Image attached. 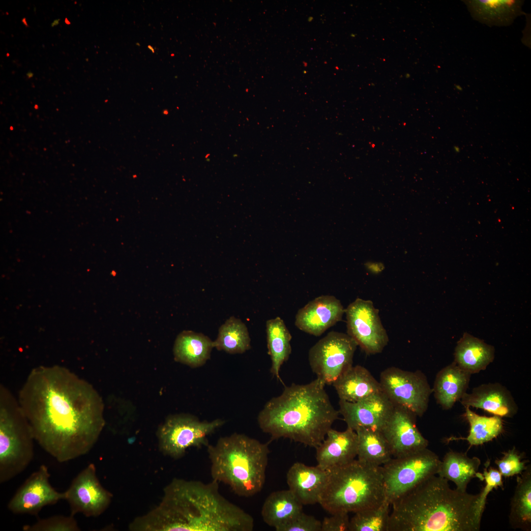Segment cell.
Wrapping results in <instances>:
<instances>
[{
	"label": "cell",
	"instance_id": "obj_1",
	"mask_svg": "<svg viewBox=\"0 0 531 531\" xmlns=\"http://www.w3.org/2000/svg\"><path fill=\"white\" fill-rule=\"evenodd\" d=\"M18 400L34 441L60 463L88 453L105 425L104 405L98 392L61 366L34 368Z\"/></svg>",
	"mask_w": 531,
	"mask_h": 531
},
{
	"label": "cell",
	"instance_id": "obj_2",
	"mask_svg": "<svg viewBox=\"0 0 531 531\" xmlns=\"http://www.w3.org/2000/svg\"><path fill=\"white\" fill-rule=\"evenodd\" d=\"M254 519L219 491V483L175 478L161 502L136 517L132 531H252Z\"/></svg>",
	"mask_w": 531,
	"mask_h": 531
},
{
	"label": "cell",
	"instance_id": "obj_3",
	"mask_svg": "<svg viewBox=\"0 0 531 531\" xmlns=\"http://www.w3.org/2000/svg\"><path fill=\"white\" fill-rule=\"evenodd\" d=\"M434 475L393 502L387 531H478V494L450 488Z\"/></svg>",
	"mask_w": 531,
	"mask_h": 531
},
{
	"label": "cell",
	"instance_id": "obj_4",
	"mask_svg": "<svg viewBox=\"0 0 531 531\" xmlns=\"http://www.w3.org/2000/svg\"><path fill=\"white\" fill-rule=\"evenodd\" d=\"M324 386L317 378L307 384L285 386L259 413V427L272 439H289L316 448L340 414Z\"/></svg>",
	"mask_w": 531,
	"mask_h": 531
},
{
	"label": "cell",
	"instance_id": "obj_5",
	"mask_svg": "<svg viewBox=\"0 0 531 531\" xmlns=\"http://www.w3.org/2000/svg\"><path fill=\"white\" fill-rule=\"evenodd\" d=\"M207 452L212 480L229 486L242 497H252L262 490L269 453L267 443L235 433L208 444Z\"/></svg>",
	"mask_w": 531,
	"mask_h": 531
},
{
	"label": "cell",
	"instance_id": "obj_6",
	"mask_svg": "<svg viewBox=\"0 0 531 531\" xmlns=\"http://www.w3.org/2000/svg\"><path fill=\"white\" fill-rule=\"evenodd\" d=\"M327 470V480L318 503L330 514L354 513L386 500L381 466L354 459Z\"/></svg>",
	"mask_w": 531,
	"mask_h": 531
},
{
	"label": "cell",
	"instance_id": "obj_7",
	"mask_svg": "<svg viewBox=\"0 0 531 531\" xmlns=\"http://www.w3.org/2000/svg\"><path fill=\"white\" fill-rule=\"evenodd\" d=\"M34 437L16 398L0 386V483L14 478L29 466L34 455Z\"/></svg>",
	"mask_w": 531,
	"mask_h": 531
},
{
	"label": "cell",
	"instance_id": "obj_8",
	"mask_svg": "<svg viewBox=\"0 0 531 531\" xmlns=\"http://www.w3.org/2000/svg\"><path fill=\"white\" fill-rule=\"evenodd\" d=\"M441 460L427 448L392 458L381 466L385 499L391 503L405 493L438 474Z\"/></svg>",
	"mask_w": 531,
	"mask_h": 531
},
{
	"label": "cell",
	"instance_id": "obj_9",
	"mask_svg": "<svg viewBox=\"0 0 531 531\" xmlns=\"http://www.w3.org/2000/svg\"><path fill=\"white\" fill-rule=\"evenodd\" d=\"M224 423L219 418L207 421L188 414L169 415L157 431L159 450L165 455L180 459L189 447H207L208 436Z\"/></svg>",
	"mask_w": 531,
	"mask_h": 531
},
{
	"label": "cell",
	"instance_id": "obj_10",
	"mask_svg": "<svg viewBox=\"0 0 531 531\" xmlns=\"http://www.w3.org/2000/svg\"><path fill=\"white\" fill-rule=\"evenodd\" d=\"M379 382L383 392L394 406L419 417L427 411L432 388L421 371L390 367L381 372Z\"/></svg>",
	"mask_w": 531,
	"mask_h": 531
},
{
	"label": "cell",
	"instance_id": "obj_11",
	"mask_svg": "<svg viewBox=\"0 0 531 531\" xmlns=\"http://www.w3.org/2000/svg\"><path fill=\"white\" fill-rule=\"evenodd\" d=\"M357 345L348 334L332 331L309 350L312 371L325 385L331 384L353 365Z\"/></svg>",
	"mask_w": 531,
	"mask_h": 531
},
{
	"label": "cell",
	"instance_id": "obj_12",
	"mask_svg": "<svg viewBox=\"0 0 531 531\" xmlns=\"http://www.w3.org/2000/svg\"><path fill=\"white\" fill-rule=\"evenodd\" d=\"M372 301L356 298L345 310L347 334L366 354L381 353L389 339Z\"/></svg>",
	"mask_w": 531,
	"mask_h": 531
},
{
	"label": "cell",
	"instance_id": "obj_13",
	"mask_svg": "<svg viewBox=\"0 0 531 531\" xmlns=\"http://www.w3.org/2000/svg\"><path fill=\"white\" fill-rule=\"evenodd\" d=\"M65 493L72 516L80 513L88 517L99 516L108 508L113 498L112 494L100 482L92 463L78 474Z\"/></svg>",
	"mask_w": 531,
	"mask_h": 531
},
{
	"label": "cell",
	"instance_id": "obj_14",
	"mask_svg": "<svg viewBox=\"0 0 531 531\" xmlns=\"http://www.w3.org/2000/svg\"><path fill=\"white\" fill-rule=\"evenodd\" d=\"M50 477L47 467L41 465L17 490L8 503V509L14 514L37 516L44 507L65 500V492H59L54 488L49 482Z\"/></svg>",
	"mask_w": 531,
	"mask_h": 531
},
{
	"label": "cell",
	"instance_id": "obj_15",
	"mask_svg": "<svg viewBox=\"0 0 531 531\" xmlns=\"http://www.w3.org/2000/svg\"><path fill=\"white\" fill-rule=\"evenodd\" d=\"M416 417L409 411L394 406L381 430L394 457L427 447L429 442L417 428Z\"/></svg>",
	"mask_w": 531,
	"mask_h": 531
},
{
	"label": "cell",
	"instance_id": "obj_16",
	"mask_svg": "<svg viewBox=\"0 0 531 531\" xmlns=\"http://www.w3.org/2000/svg\"><path fill=\"white\" fill-rule=\"evenodd\" d=\"M339 405L347 427L354 431L360 427L381 431L394 407L383 392L355 402L339 400Z\"/></svg>",
	"mask_w": 531,
	"mask_h": 531
},
{
	"label": "cell",
	"instance_id": "obj_17",
	"mask_svg": "<svg viewBox=\"0 0 531 531\" xmlns=\"http://www.w3.org/2000/svg\"><path fill=\"white\" fill-rule=\"evenodd\" d=\"M345 310L335 296L321 295L298 310L295 324L300 330L319 336L342 320Z\"/></svg>",
	"mask_w": 531,
	"mask_h": 531
},
{
	"label": "cell",
	"instance_id": "obj_18",
	"mask_svg": "<svg viewBox=\"0 0 531 531\" xmlns=\"http://www.w3.org/2000/svg\"><path fill=\"white\" fill-rule=\"evenodd\" d=\"M460 401L464 407L481 409L501 417H512L518 410L510 391L499 383L478 385L466 392Z\"/></svg>",
	"mask_w": 531,
	"mask_h": 531
},
{
	"label": "cell",
	"instance_id": "obj_19",
	"mask_svg": "<svg viewBox=\"0 0 531 531\" xmlns=\"http://www.w3.org/2000/svg\"><path fill=\"white\" fill-rule=\"evenodd\" d=\"M316 449L317 465L322 469L329 470L346 464L357 457L356 433L348 427L344 431L331 428Z\"/></svg>",
	"mask_w": 531,
	"mask_h": 531
},
{
	"label": "cell",
	"instance_id": "obj_20",
	"mask_svg": "<svg viewBox=\"0 0 531 531\" xmlns=\"http://www.w3.org/2000/svg\"><path fill=\"white\" fill-rule=\"evenodd\" d=\"M327 477V470L295 462L287 473V483L289 489L303 505L314 504L319 502Z\"/></svg>",
	"mask_w": 531,
	"mask_h": 531
},
{
	"label": "cell",
	"instance_id": "obj_21",
	"mask_svg": "<svg viewBox=\"0 0 531 531\" xmlns=\"http://www.w3.org/2000/svg\"><path fill=\"white\" fill-rule=\"evenodd\" d=\"M472 18L489 27H506L523 14L522 0H464Z\"/></svg>",
	"mask_w": 531,
	"mask_h": 531
},
{
	"label": "cell",
	"instance_id": "obj_22",
	"mask_svg": "<svg viewBox=\"0 0 531 531\" xmlns=\"http://www.w3.org/2000/svg\"><path fill=\"white\" fill-rule=\"evenodd\" d=\"M341 400L355 402L382 391L380 382L368 369L352 366L332 384Z\"/></svg>",
	"mask_w": 531,
	"mask_h": 531
},
{
	"label": "cell",
	"instance_id": "obj_23",
	"mask_svg": "<svg viewBox=\"0 0 531 531\" xmlns=\"http://www.w3.org/2000/svg\"><path fill=\"white\" fill-rule=\"evenodd\" d=\"M471 374L454 362L437 373L432 392L437 403L445 410L451 409L467 392Z\"/></svg>",
	"mask_w": 531,
	"mask_h": 531
},
{
	"label": "cell",
	"instance_id": "obj_24",
	"mask_svg": "<svg viewBox=\"0 0 531 531\" xmlns=\"http://www.w3.org/2000/svg\"><path fill=\"white\" fill-rule=\"evenodd\" d=\"M454 362L473 374L484 370L493 361L495 348L483 340L465 332L454 350Z\"/></svg>",
	"mask_w": 531,
	"mask_h": 531
},
{
	"label": "cell",
	"instance_id": "obj_25",
	"mask_svg": "<svg viewBox=\"0 0 531 531\" xmlns=\"http://www.w3.org/2000/svg\"><path fill=\"white\" fill-rule=\"evenodd\" d=\"M213 341L207 336L184 330L176 338L173 348L175 360L192 368L203 366L209 359Z\"/></svg>",
	"mask_w": 531,
	"mask_h": 531
},
{
	"label": "cell",
	"instance_id": "obj_26",
	"mask_svg": "<svg viewBox=\"0 0 531 531\" xmlns=\"http://www.w3.org/2000/svg\"><path fill=\"white\" fill-rule=\"evenodd\" d=\"M303 504L289 490L270 493L261 510L264 522L275 530L303 511Z\"/></svg>",
	"mask_w": 531,
	"mask_h": 531
},
{
	"label": "cell",
	"instance_id": "obj_27",
	"mask_svg": "<svg viewBox=\"0 0 531 531\" xmlns=\"http://www.w3.org/2000/svg\"><path fill=\"white\" fill-rule=\"evenodd\" d=\"M480 460L470 458L466 454L449 451L441 461L438 475L454 483L456 489L466 492L468 483L475 477H478Z\"/></svg>",
	"mask_w": 531,
	"mask_h": 531
},
{
	"label": "cell",
	"instance_id": "obj_28",
	"mask_svg": "<svg viewBox=\"0 0 531 531\" xmlns=\"http://www.w3.org/2000/svg\"><path fill=\"white\" fill-rule=\"evenodd\" d=\"M355 431L357 437V460L382 466L392 458L389 445L381 430L360 427Z\"/></svg>",
	"mask_w": 531,
	"mask_h": 531
},
{
	"label": "cell",
	"instance_id": "obj_29",
	"mask_svg": "<svg viewBox=\"0 0 531 531\" xmlns=\"http://www.w3.org/2000/svg\"><path fill=\"white\" fill-rule=\"evenodd\" d=\"M266 331L268 353L271 360L270 372L281 381L279 372L282 365L288 359L291 354L292 335L279 317L266 322Z\"/></svg>",
	"mask_w": 531,
	"mask_h": 531
},
{
	"label": "cell",
	"instance_id": "obj_30",
	"mask_svg": "<svg viewBox=\"0 0 531 531\" xmlns=\"http://www.w3.org/2000/svg\"><path fill=\"white\" fill-rule=\"evenodd\" d=\"M518 477L517 485L511 500L509 521L515 529L529 531L531 529V468L527 469Z\"/></svg>",
	"mask_w": 531,
	"mask_h": 531
},
{
	"label": "cell",
	"instance_id": "obj_31",
	"mask_svg": "<svg viewBox=\"0 0 531 531\" xmlns=\"http://www.w3.org/2000/svg\"><path fill=\"white\" fill-rule=\"evenodd\" d=\"M250 338L246 325L231 317L219 327L214 348L231 354H242L251 348Z\"/></svg>",
	"mask_w": 531,
	"mask_h": 531
},
{
	"label": "cell",
	"instance_id": "obj_32",
	"mask_svg": "<svg viewBox=\"0 0 531 531\" xmlns=\"http://www.w3.org/2000/svg\"><path fill=\"white\" fill-rule=\"evenodd\" d=\"M465 408V416L470 424V431L466 438H455L468 441L471 446L479 445L497 438L502 431V417L480 415L472 411L470 407Z\"/></svg>",
	"mask_w": 531,
	"mask_h": 531
},
{
	"label": "cell",
	"instance_id": "obj_33",
	"mask_svg": "<svg viewBox=\"0 0 531 531\" xmlns=\"http://www.w3.org/2000/svg\"><path fill=\"white\" fill-rule=\"evenodd\" d=\"M390 506L385 500L378 506L354 513L349 531H387Z\"/></svg>",
	"mask_w": 531,
	"mask_h": 531
},
{
	"label": "cell",
	"instance_id": "obj_34",
	"mask_svg": "<svg viewBox=\"0 0 531 531\" xmlns=\"http://www.w3.org/2000/svg\"><path fill=\"white\" fill-rule=\"evenodd\" d=\"M25 531H79L81 530L74 516L56 515L39 519L31 525H25Z\"/></svg>",
	"mask_w": 531,
	"mask_h": 531
},
{
	"label": "cell",
	"instance_id": "obj_35",
	"mask_svg": "<svg viewBox=\"0 0 531 531\" xmlns=\"http://www.w3.org/2000/svg\"><path fill=\"white\" fill-rule=\"evenodd\" d=\"M521 459V455L514 447L504 452L501 459H497L495 464L502 476L507 477L522 473L527 469L528 466H526V462L522 461Z\"/></svg>",
	"mask_w": 531,
	"mask_h": 531
},
{
	"label": "cell",
	"instance_id": "obj_36",
	"mask_svg": "<svg viewBox=\"0 0 531 531\" xmlns=\"http://www.w3.org/2000/svg\"><path fill=\"white\" fill-rule=\"evenodd\" d=\"M482 474V480H485V485L481 492L478 494L477 500V509L479 515L482 518L485 508L487 497L494 489L503 485L502 475L499 471L493 468L488 470L484 469Z\"/></svg>",
	"mask_w": 531,
	"mask_h": 531
},
{
	"label": "cell",
	"instance_id": "obj_37",
	"mask_svg": "<svg viewBox=\"0 0 531 531\" xmlns=\"http://www.w3.org/2000/svg\"><path fill=\"white\" fill-rule=\"evenodd\" d=\"M321 521L315 517L307 515L303 511L298 513L284 524L275 529L276 531H321Z\"/></svg>",
	"mask_w": 531,
	"mask_h": 531
},
{
	"label": "cell",
	"instance_id": "obj_38",
	"mask_svg": "<svg viewBox=\"0 0 531 531\" xmlns=\"http://www.w3.org/2000/svg\"><path fill=\"white\" fill-rule=\"evenodd\" d=\"M348 513H336L325 517L321 521V531H349L350 521Z\"/></svg>",
	"mask_w": 531,
	"mask_h": 531
},
{
	"label": "cell",
	"instance_id": "obj_39",
	"mask_svg": "<svg viewBox=\"0 0 531 531\" xmlns=\"http://www.w3.org/2000/svg\"><path fill=\"white\" fill-rule=\"evenodd\" d=\"M366 267L372 272L378 273L382 271L384 266L381 263H368L366 264Z\"/></svg>",
	"mask_w": 531,
	"mask_h": 531
},
{
	"label": "cell",
	"instance_id": "obj_40",
	"mask_svg": "<svg viewBox=\"0 0 531 531\" xmlns=\"http://www.w3.org/2000/svg\"><path fill=\"white\" fill-rule=\"evenodd\" d=\"M60 19L59 18L54 20L51 24V27H54L58 26L59 24Z\"/></svg>",
	"mask_w": 531,
	"mask_h": 531
},
{
	"label": "cell",
	"instance_id": "obj_41",
	"mask_svg": "<svg viewBox=\"0 0 531 531\" xmlns=\"http://www.w3.org/2000/svg\"><path fill=\"white\" fill-rule=\"evenodd\" d=\"M33 75H34L33 73L32 72H31V71H29L26 73V76L28 78H31L32 77H33Z\"/></svg>",
	"mask_w": 531,
	"mask_h": 531
},
{
	"label": "cell",
	"instance_id": "obj_42",
	"mask_svg": "<svg viewBox=\"0 0 531 531\" xmlns=\"http://www.w3.org/2000/svg\"><path fill=\"white\" fill-rule=\"evenodd\" d=\"M22 22H23V23H24V25H25V26H26V27H28V24H27V22H26V18H23V19L22 20Z\"/></svg>",
	"mask_w": 531,
	"mask_h": 531
},
{
	"label": "cell",
	"instance_id": "obj_43",
	"mask_svg": "<svg viewBox=\"0 0 531 531\" xmlns=\"http://www.w3.org/2000/svg\"><path fill=\"white\" fill-rule=\"evenodd\" d=\"M454 150H455V151H456V152H459V151H460V148H459V147H456V146H455V147H454Z\"/></svg>",
	"mask_w": 531,
	"mask_h": 531
},
{
	"label": "cell",
	"instance_id": "obj_44",
	"mask_svg": "<svg viewBox=\"0 0 531 531\" xmlns=\"http://www.w3.org/2000/svg\"><path fill=\"white\" fill-rule=\"evenodd\" d=\"M65 21V23H66V24H67V25H69V24H70V22H69V21L68 20V19H67V18H65V21Z\"/></svg>",
	"mask_w": 531,
	"mask_h": 531
}]
</instances>
